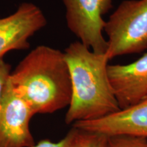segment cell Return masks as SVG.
Returning <instances> with one entry per match:
<instances>
[{
	"mask_svg": "<svg viewBox=\"0 0 147 147\" xmlns=\"http://www.w3.org/2000/svg\"><path fill=\"white\" fill-rule=\"evenodd\" d=\"M10 83L36 114H52L69 106L71 80L64 53L41 45L12 71Z\"/></svg>",
	"mask_w": 147,
	"mask_h": 147,
	"instance_id": "6da1fadb",
	"label": "cell"
},
{
	"mask_svg": "<svg viewBox=\"0 0 147 147\" xmlns=\"http://www.w3.org/2000/svg\"><path fill=\"white\" fill-rule=\"evenodd\" d=\"M64 54L72 90L66 124L99 119L121 110L108 77L106 54L93 52L80 41L71 43Z\"/></svg>",
	"mask_w": 147,
	"mask_h": 147,
	"instance_id": "7a4b0ae2",
	"label": "cell"
},
{
	"mask_svg": "<svg viewBox=\"0 0 147 147\" xmlns=\"http://www.w3.org/2000/svg\"><path fill=\"white\" fill-rule=\"evenodd\" d=\"M109 60L147 50V0H124L106 21Z\"/></svg>",
	"mask_w": 147,
	"mask_h": 147,
	"instance_id": "3957f363",
	"label": "cell"
},
{
	"mask_svg": "<svg viewBox=\"0 0 147 147\" xmlns=\"http://www.w3.org/2000/svg\"><path fill=\"white\" fill-rule=\"evenodd\" d=\"M67 27L84 45L97 54H106L104 37L105 16L113 8V0H63Z\"/></svg>",
	"mask_w": 147,
	"mask_h": 147,
	"instance_id": "277c9868",
	"label": "cell"
},
{
	"mask_svg": "<svg viewBox=\"0 0 147 147\" xmlns=\"http://www.w3.org/2000/svg\"><path fill=\"white\" fill-rule=\"evenodd\" d=\"M34 115L27 103L12 89L9 80L0 108V147H32L29 128Z\"/></svg>",
	"mask_w": 147,
	"mask_h": 147,
	"instance_id": "5b68a950",
	"label": "cell"
},
{
	"mask_svg": "<svg viewBox=\"0 0 147 147\" xmlns=\"http://www.w3.org/2000/svg\"><path fill=\"white\" fill-rule=\"evenodd\" d=\"M47 23L41 9L30 2L21 3L14 13L0 18V58L10 51L28 49L29 38Z\"/></svg>",
	"mask_w": 147,
	"mask_h": 147,
	"instance_id": "8992f818",
	"label": "cell"
},
{
	"mask_svg": "<svg viewBox=\"0 0 147 147\" xmlns=\"http://www.w3.org/2000/svg\"><path fill=\"white\" fill-rule=\"evenodd\" d=\"M72 126L89 133L106 136L131 134L147 138V97L106 117L95 120L78 121Z\"/></svg>",
	"mask_w": 147,
	"mask_h": 147,
	"instance_id": "52a82bcc",
	"label": "cell"
},
{
	"mask_svg": "<svg viewBox=\"0 0 147 147\" xmlns=\"http://www.w3.org/2000/svg\"><path fill=\"white\" fill-rule=\"evenodd\" d=\"M108 74L120 109L147 97V51L126 65H108Z\"/></svg>",
	"mask_w": 147,
	"mask_h": 147,
	"instance_id": "ba28073f",
	"label": "cell"
},
{
	"mask_svg": "<svg viewBox=\"0 0 147 147\" xmlns=\"http://www.w3.org/2000/svg\"><path fill=\"white\" fill-rule=\"evenodd\" d=\"M93 136V134L72 126L65 136L59 142L42 140L32 147H85Z\"/></svg>",
	"mask_w": 147,
	"mask_h": 147,
	"instance_id": "9c48e42d",
	"label": "cell"
},
{
	"mask_svg": "<svg viewBox=\"0 0 147 147\" xmlns=\"http://www.w3.org/2000/svg\"><path fill=\"white\" fill-rule=\"evenodd\" d=\"M104 147H147V138L131 134L108 136Z\"/></svg>",
	"mask_w": 147,
	"mask_h": 147,
	"instance_id": "30bf717a",
	"label": "cell"
},
{
	"mask_svg": "<svg viewBox=\"0 0 147 147\" xmlns=\"http://www.w3.org/2000/svg\"><path fill=\"white\" fill-rule=\"evenodd\" d=\"M11 73V65L5 62L3 58H0V108L4 97Z\"/></svg>",
	"mask_w": 147,
	"mask_h": 147,
	"instance_id": "8fae6325",
	"label": "cell"
},
{
	"mask_svg": "<svg viewBox=\"0 0 147 147\" xmlns=\"http://www.w3.org/2000/svg\"><path fill=\"white\" fill-rule=\"evenodd\" d=\"M94 134L93 137L85 147H104L106 136L100 134Z\"/></svg>",
	"mask_w": 147,
	"mask_h": 147,
	"instance_id": "7c38bea8",
	"label": "cell"
}]
</instances>
